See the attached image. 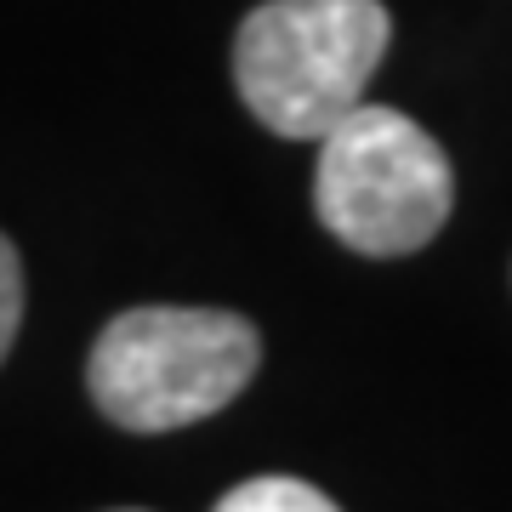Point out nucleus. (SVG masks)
I'll use <instances>...</instances> for the list:
<instances>
[{"mask_svg":"<svg viewBox=\"0 0 512 512\" xmlns=\"http://www.w3.org/2000/svg\"><path fill=\"white\" fill-rule=\"evenodd\" d=\"M211 512H342L325 490H313L308 478H285V473H268V478H245L239 490H228Z\"/></svg>","mask_w":512,"mask_h":512,"instance_id":"nucleus-4","label":"nucleus"},{"mask_svg":"<svg viewBox=\"0 0 512 512\" xmlns=\"http://www.w3.org/2000/svg\"><path fill=\"white\" fill-rule=\"evenodd\" d=\"M456 171L399 109L359 103L319 137L313 211L359 256H410L450 222Z\"/></svg>","mask_w":512,"mask_h":512,"instance_id":"nucleus-3","label":"nucleus"},{"mask_svg":"<svg viewBox=\"0 0 512 512\" xmlns=\"http://www.w3.org/2000/svg\"><path fill=\"white\" fill-rule=\"evenodd\" d=\"M18 325H23V262L12 251V239L0 234V359L18 342Z\"/></svg>","mask_w":512,"mask_h":512,"instance_id":"nucleus-5","label":"nucleus"},{"mask_svg":"<svg viewBox=\"0 0 512 512\" xmlns=\"http://www.w3.org/2000/svg\"><path fill=\"white\" fill-rule=\"evenodd\" d=\"M387 35L382 0H262L234 35V86L274 137L319 143L365 103Z\"/></svg>","mask_w":512,"mask_h":512,"instance_id":"nucleus-1","label":"nucleus"},{"mask_svg":"<svg viewBox=\"0 0 512 512\" xmlns=\"http://www.w3.org/2000/svg\"><path fill=\"white\" fill-rule=\"evenodd\" d=\"M256 325L222 308H131L92 348L97 410L126 433H171L217 416L256 376Z\"/></svg>","mask_w":512,"mask_h":512,"instance_id":"nucleus-2","label":"nucleus"}]
</instances>
